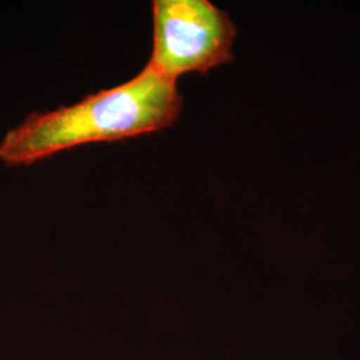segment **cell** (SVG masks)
<instances>
[{
  "instance_id": "6da1fadb",
  "label": "cell",
  "mask_w": 360,
  "mask_h": 360,
  "mask_svg": "<svg viewBox=\"0 0 360 360\" xmlns=\"http://www.w3.org/2000/svg\"><path fill=\"white\" fill-rule=\"evenodd\" d=\"M181 107L176 80L146 65L136 77L114 89L53 111L30 114L3 136L0 160L7 167L30 166L89 143L158 132L178 120Z\"/></svg>"
},
{
  "instance_id": "7a4b0ae2",
  "label": "cell",
  "mask_w": 360,
  "mask_h": 360,
  "mask_svg": "<svg viewBox=\"0 0 360 360\" xmlns=\"http://www.w3.org/2000/svg\"><path fill=\"white\" fill-rule=\"evenodd\" d=\"M153 53L147 65L162 75L207 74L233 60L236 26L208 0H155Z\"/></svg>"
}]
</instances>
